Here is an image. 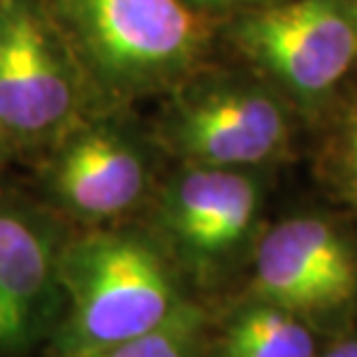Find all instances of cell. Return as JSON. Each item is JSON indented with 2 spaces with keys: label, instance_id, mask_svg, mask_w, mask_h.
I'll list each match as a JSON object with an SVG mask.
<instances>
[{
  "label": "cell",
  "instance_id": "obj_1",
  "mask_svg": "<svg viewBox=\"0 0 357 357\" xmlns=\"http://www.w3.org/2000/svg\"><path fill=\"white\" fill-rule=\"evenodd\" d=\"M70 311L56 357H82L160 327L181 306L160 255L128 232H89L59 253Z\"/></svg>",
  "mask_w": 357,
  "mask_h": 357
},
{
  "label": "cell",
  "instance_id": "obj_2",
  "mask_svg": "<svg viewBox=\"0 0 357 357\" xmlns=\"http://www.w3.org/2000/svg\"><path fill=\"white\" fill-rule=\"evenodd\" d=\"M75 68L107 93H135L181 75L204 42L183 0H42Z\"/></svg>",
  "mask_w": 357,
  "mask_h": 357
},
{
  "label": "cell",
  "instance_id": "obj_3",
  "mask_svg": "<svg viewBox=\"0 0 357 357\" xmlns=\"http://www.w3.org/2000/svg\"><path fill=\"white\" fill-rule=\"evenodd\" d=\"M79 70L40 0L0 5V126L10 139L38 142L70 130Z\"/></svg>",
  "mask_w": 357,
  "mask_h": 357
},
{
  "label": "cell",
  "instance_id": "obj_4",
  "mask_svg": "<svg viewBox=\"0 0 357 357\" xmlns=\"http://www.w3.org/2000/svg\"><path fill=\"white\" fill-rule=\"evenodd\" d=\"M255 290L288 313L346 306L357 292V262L346 241L318 218L276 225L255 253Z\"/></svg>",
  "mask_w": 357,
  "mask_h": 357
},
{
  "label": "cell",
  "instance_id": "obj_5",
  "mask_svg": "<svg viewBox=\"0 0 357 357\" xmlns=\"http://www.w3.org/2000/svg\"><path fill=\"white\" fill-rule=\"evenodd\" d=\"M59 253L47 218L0 197V357L31 351L52 327L63 292Z\"/></svg>",
  "mask_w": 357,
  "mask_h": 357
},
{
  "label": "cell",
  "instance_id": "obj_6",
  "mask_svg": "<svg viewBox=\"0 0 357 357\" xmlns=\"http://www.w3.org/2000/svg\"><path fill=\"white\" fill-rule=\"evenodd\" d=\"M255 59L304 93H320L346 75L357 54L355 24L330 0H299L255 14L239 28Z\"/></svg>",
  "mask_w": 357,
  "mask_h": 357
},
{
  "label": "cell",
  "instance_id": "obj_7",
  "mask_svg": "<svg viewBox=\"0 0 357 357\" xmlns=\"http://www.w3.org/2000/svg\"><path fill=\"white\" fill-rule=\"evenodd\" d=\"M139 151L112 126L70 130L49 167V190L70 213L100 220L128 211L144 192Z\"/></svg>",
  "mask_w": 357,
  "mask_h": 357
},
{
  "label": "cell",
  "instance_id": "obj_8",
  "mask_svg": "<svg viewBox=\"0 0 357 357\" xmlns=\"http://www.w3.org/2000/svg\"><path fill=\"white\" fill-rule=\"evenodd\" d=\"M172 132L188 158L209 167H230L269 158L281 144L285 123L265 96L216 91L181 107Z\"/></svg>",
  "mask_w": 357,
  "mask_h": 357
},
{
  "label": "cell",
  "instance_id": "obj_9",
  "mask_svg": "<svg viewBox=\"0 0 357 357\" xmlns=\"http://www.w3.org/2000/svg\"><path fill=\"white\" fill-rule=\"evenodd\" d=\"M255 185L225 167H199L176 178L165 204L167 227L199 258H213L244 237L253 220Z\"/></svg>",
  "mask_w": 357,
  "mask_h": 357
},
{
  "label": "cell",
  "instance_id": "obj_10",
  "mask_svg": "<svg viewBox=\"0 0 357 357\" xmlns=\"http://www.w3.org/2000/svg\"><path fill=\"white\" fill-rule=\"evenodd\" d=\"M227 357H313L309 330L276 306H258L234 320L225 339Z\"/></svg>",
  "mask_w": 357,
  "mask_h": 357
},
{
  "label": "cell",
  "instance_id": "obj_11",
  "mask_svg": "<svg viewBox=\"0 0 357 357\" xmlns=\"http://www.w3.org/2000/svg\"><path fill=\"white\" fill-rule=\"evenodd\" d=\"M199 323L202 316L192 306L181 304L155 330L82 357H192Z\"/></svg>",
  "mask_w": 357,
  "mask_h": 357
},
{
  "label": "cell",
  "instance_id": "obj_12",
  "mask_svg": "<svg viewBox=\"0 0 357 357\" xmlns=\"http://www.w3.org/2000/svg\"><path fill=\"white\" fill-rule=\"evenodd\" d=\"M323 357H357V341H346V344L334 346Z\"/></svg>",
  "mask_w": 357,
  "mask_h": 357
},
{
  "label": "cell",
  "instance_id": "obj_13",
  "mask_svg": "<svg viewBox=\"0 0 357 357\" xmlns=\"http://www.w3.org/2000/svg\"><path fill=\"white\" fill-rule=\"evenodd\" d=\"M348 155H351V167L357 178V116L351 126V137H348Z\"/></svg>",
  "mask_w": 357,
  "mask_h": 357
},
{
  "label": "cell",
  "instance_id": "obj_14",
  "mask_svg": "<svg viewBox=\"0 0 357 357\" xmlns=\"http://www.w3.org/2000/svg\"><path fill=\"white\" fill-rule=\"evenodd\" d=\"M188 3L199 5V7H225V5L241 3V0H188Z\"/></svg>",
  "mask_w": 357,
  "mask_h": 357
},
{
  "label": "cell",
  "instance_id": "obj_15",
  "mask_svg": "<svg viewBox=\"0 0 357 357\" xmlns=\"http://www.w3.org/2000/svg\"><path fill=\"white\" fill-rule=\"evenodd\" d=\"M7 142H10V137H7V132L3 130V126H0V158H3V153H5Z\"/></svg>",
  "mask_w": 357,
  "mask_h": 357
},
{
  "label": "cell",
  "instance_id": "obj_16",
  "mask_svg": "<svg viewBox=\"0 0 357 357\" xmlns=\"http://www.w3.org/2000/svg\"><path fill=\"white\" fill-rule=\"evenodd\" d=\"M353 24H355V33H357V12H355V21H353Z\"/></svg>",
  "mask_w": 357,
  "mask_h": 357
},
{
  "label": "cell",
  "instance_id": "obj_17",
  "mask_svg": "<svg viewBox=\"0 0 357 357\" xmlns=\"http://www.w3.org/2000/svg\"><path fill=\"white\" fill-rule=\"evenodd\" d=\"M7 3V0H0V5H5Z\"/></svg>",
  "mask_w": 357,
  "mask_h": 357
}]
</instances>
